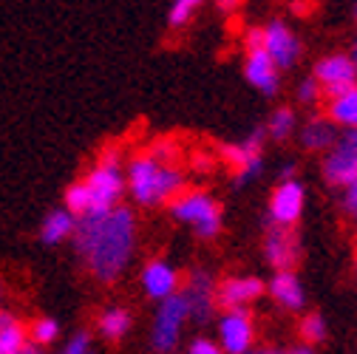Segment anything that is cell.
<instances>
[{
	"mask_svg": "<svg viewBox=\"0 0 357 354\" xmlns=\"http://www.w3.org/2000/svg\"><path fill=\"white\" fill-rule=\"evenodd\" d=\"M133 238H137V224L128 207L114 210H91L77 218L74 247L97 281L114 284L133 255Z\"/></svg>",
	"mask_w": 357,
	"mask_h": 354,
	"instance_id": "6da1fadb",
	"label": "cell"
},
{
	"mask_svg": "<svg viewBox=\"0 0 357 354\" xmlns=\"http://www.w3.org/2000/svg\"><path fill=\"white\" fill-rule=\"evenodd\" d=\"M128 185H130V196L139 204L151 207V204H162V201H173L182 196L185 190V176L178 167H167L159 164L156 159H151L148 153L130 159L128 164Z\"/></svg>",
	"mask_w": 357,
	"mask_h": 354,
	"instance_id": "7a4b0ae2",
	"label": "cell"
},
{
	"mask_svg": "<svg viewBox=\"0 0 357 354\" xmlns=\"http://www.w3.org/2000/svg\"><path fill=\"white\" fill-rule=\"evenodd\" d=\"M85 187L91 193V210H114L119 207V196L125 190V176L119 167V151L105 148L100 162L85 176Z\"/></svg>",
	"mask_w": 357,
	"mask_h": 354,
	"instance_id": "3957f363",
	"label": "cell"
},
{
	"mask_svg": "<svg viewBox=\"0 0 357 354\" xmlns=\"http://www.w3.org/2000/svg\"><path fill=\"white\" fill-rule=\"evenodd\" d=\"M170 215L182 224H190L199 238H213L221 230V207L202 190L182 193L170 201Z\"/></svg>",
	"mask_w": 357,
	"mask_h": 354,
	"instance_id": "277c9868",
	"label": "cell"
},
{
	"mask_svg": "<svg viewBox=\"0 0 357 354\" xmlns=\"http://www.w3.org/2000/svg\"><path fill=\"white\" fill-rule=\"evenodd\" d=\"M188 303L182 298V292L162 300L159 312H156V321H153V329H151V346L153 351L159 354H170L178 343V334H182V326L188 321Z\"/></svg>",
	"mask_w": 357,
	"mask_h": 354,
	"instance_id": "5b68a950",
	"label": "cell"
},
{
	"mask_svg": "<svg viewBox=\"0 0 357 354\" xmlns=\"http://www.w3.org/2000/svg\"><path fill=\"white\" fill-rule=\"evenodd\" d=\"M324 176L335 187H351L357 182V128L343 130L335 148L324 159Z\"/></svg>",
	"mask_w": 357,
	"mask_h": 354,
	"instance_id": "8992f818",
	"label": "cell"
},
{
	"mask_svg": "<svg viewBox=\"0 0 357 354\" xmlns=\"http://www.w3.org/2000/svg\"><path fill=\"white\" fill-rule=\"evenodd\" d=\"M261 142H264V128H255L241 145L221 148V159H225V164H230V170L236 173V185H247L261 173V167H264Z\"/></svg>",
	"mask_w": 357,
	"mask_h": 354,
	"instance_id": "52a82bcc",
	"label": "cell"
},
{
	"mask_svg": "<svg viewBox=\"0 0 357 354\" xmlns=\"http://www.w3.org/2000/svg\"><path fill=\"white\" fill-rule=\"evenodd\" d=\"M315 82L321 85V91L329 100H335V97L351 91V88H357V71H354L351 57H346V54L324 57L315 66Z\"/></svg>",
	"mask_w": 357,
	"mask_h": 354,
	"instance_id": "ba28073f",
	"label": "cell"
},
{
	"mask_svg": "<svg viewBox=\"0 0 357 354\" xmlns=\"http://www.w3.org/2000/svg\"><path fill=\"white\" fill-rule=\"evenodd\" d=\"M264 255H266V261H270L278 272H292V267L301 258V241H298L295 230L273 224L270 230H266Z\"/></svg>",
	"mask_w": 357,
	"mask_h": 354,
	"instance_id": "9c48e42d",
	"label": "cell"
},
{
	"mask_svg": "<svg viewBox=\"0 0 357 354\" xmlns=\"http://www.w3.org/2000/svg\"><path fill=\"white\" fill-rule=\"evenodd\" d=\"M264 52L275 63V68H292L301 57V43L287 23L273 20L264 29Z\"/></svg>",
	"mask_w": 357,
	"mask_h": 354,
	"instance_id": "30bf717a",
	"label": "cell"
},
{
	"mask_svg": "<svg viewBox=\"0 0 357 354\" xmlns=\"http://www.w3.org/2000/svg\"><path fill=\"white\" fill-rule=\"evenodd\" d=\"M215 284L213 278L204 272V270H193L188 275V286L182 292L185 303H188V315L199 323H207L210 315H213V309H215Z\"/></svg>",
	"mask_w": 357,
	"mask_h": 354,
	"instance_id": "8fae6325",
	"label": "cell"
},
{
	"mask_svg": "<svg viewBox=\"0 0 357 354\" xmlns=\"http://www.w3.org/2000/svg\"><path fill=\"white\" fill-rule=\"evenodd\" d=\"M221 351L227 354H250L252 346V318L247 309H233L218 321Z\"/></svg>",
	"mask_w": 357,
	"mask_h": 354,
	"instance_id": "7c38bea8",
	"label": "cell"
},
{
	"mask_svg": "<svg viewBox=\"0 0 357 354\" xmlns=\"http://www.w3.org/2000/svg\"><path fill=\"white\" fill-rule=\"evenodd\" d=\"M303 213V187L292 179V182H281L273 193V204H270V215L278 227H292Z\"/></svg>",
	"mask_w": 357,
	"mask_h": 354,
	"instance_id": "4fadbf2b",
	"label": "cell"
},
{
	"mask_svg": "<svg viewBox=\"0 0 357 354\" xmlns=\"http://www.w3.org/2000/svg\"><path fill=\"white\" fill-rule=\"evenodd\" d=\"M261 292H264V284L252 275L227 278V281H221V286L215 289V303L221 309H227V312H233V309H247V303L255 300Z\"/></svg>",
	"mask_w": 357,
	"mask_h": 354,
	"instance_id": "5bb4252c",
	"label": "cell"
},
{
	"mask_svg": "<svg viewBox=\"0 0 357 354\" xmlns=\"http://www.w3.org/2000/svg\"><path fill=\"white\" fill-rule=\"evenodd\" d=\"M142 286L148 292V298L153 300H167L173 295H178V275L173 272V267L167 261H151L142 270Z\"/></svg>",
	"mask_w": 357,
	"mask_h": 354,
	"instance_id": "9a60e30c",
	"label": "cell"
},
{
	"mask_svg": "<svg viewBox=\"0 0 357 354\" xmlns=\"http://www.w3.org/2000/svg\"><path fill=\"white\" fill-rule=\"evenodd\" d=\"M244 74L250 79V85H255L258 91H264L266 97H273L278 91V68L275 63L266 57L264 49H252L247 52V66H244Z\"/></svg>",
	"mask_w": 357,
	"mask_h": 354,
	"instance_id": "2e32d148",
	"label": "cell"
},
{
	"mask_svg": "<svg viewBox=\"0 0 357 354\" xmlns=\"http://www.w3.org/2000/svg\"><path fill=\"white\" fill-rule=\"evenodd\" d=\"M270 295L289 312L303 309V286L295 272H275V278L270 281Z\"/></svg>",
	"mask_w": 357,
	"mask_h": 354,
	"instance_id": "e0dca14e",
	"label": "cell"
},
{
	"mask_svg": "<svg viewBox=\"0 0 357 354\" xmlns=\"http://www.w3.org/2000/svg\"><path fill=\"white\" fill-rule=\"evenodd\" d=\"M337 125H332L329 119H309L303 125V134H301V142L303 148L309 151H332L335 142H337Z\"/></svg>",
	"mask_w": 357,
	"mask_h": 354,
	"instance_id": "ac0fdd59",
	"label": "cell"
},
{
	"mask_svg": "<svg viewBox=\"0 0 357 354\" xmlns=\"http://www.w3.org/2000/svg\"><path fill=\"white\" fill-rule=\"evenodd\" d=\"M74 230H77V218L66 207H60V210H52L46 221L40 224V238L46 244H60L63 238L74 236Z\"/></svg>",
	"mask_w": 357,
	"mask_h": 354,
	"instance_id": "d6986e66",
	"label": "cell"
},
{
	"mask_svg": "<svg viewBox=\"0 0 357 354\" xmlns=\"http://www.w3.org/2000/svg\"><path fill=\"white\" fill-rule=\"evenodd\" d=\"M26 346H29L26 326L12 312H0V354H20Z\"/></svg>",
	"mask_w": 357,
	"mask_h": 354,
	"instance_id": "ffe728a7",
	"label": "cell"
},
{
	"mask_svg": "<svg viewBox=\"0 0 357 354\" xmlns=\"http://www.w3.org/2000/svg\"><path fill=\"white\" fill-rule=\"evenodd\" d=\"M329 122L332 125H343L349 130L357 128V88H351V91L329 100Z\"/></svg>",
	"mask_w": 357,
	"mask_h": 354,
	"instance_id": "44dd1931",
	"label": "cell"
},
{
	"mask_svg": "<svg viewBox=\"0 0 357 354\" xmlns=\"http://www.w3.org/2000/svg\"><path fill=\"white\" fill-rule=\"evenodd\" d=\"M97 326H100L102 337H108V340H122V337L128 334V329H130V315L125 312L122 306H108L105 312L100 315Z\"/></svg>",
	"mask_w": 357,
	"mask_h": 354,
	"instance_id": "7402d4cb",
	"label": "cell"
},
{
	"mask_svg": "<svg viewBox=\"0 0 357 354\" xmlns=\"http://www.w3.org/2000/svg\"><path fill=\"white\" fill-rule=\"evenodd\" d=\"M66 210L74 218H82L85 213H91V193H88L85 182H74L66 187Z\"/></svg>",
	"mask_w": 357,
	"mask_h": 354,
	"instance_id": "603a6c76",
	"label": "cell"
},
{
	"mask_svg": "<svg viewBox=\"0 0 357 354\" xmlns=\"http://www.w3.org/2000/svg\"><path fill=\"white\" fill-rule=\"evenodd\" d=\"M266 130H270V137L284 142L292 137V130H295V114L289 108H278L273 116H270V125H266Z\"/></svg>",
	"mask_w": 357,
	"mask_h": 354,
	"instance_id": "cb8c5ba5",
	"label": "cell"
},
{
	"mask_svg": "<svg viewBox=\"0 0 357 354\" xmlns=\"http://www.w3.org/2000/svg\"><path fill=\"white\" fill-rule=\"evenodd\" d=\"M57 334H60V326H57V321H52V318H40V321H34L31 329H29V340H31L34 346H40V348L49 346V343H54Z\"/></svg>",
	"mask_w": 357,
	"mask_h": 354,
	"instance_id": "d4e9b609",
	"label": "cell"
},
{
	"mask_svg": "<svg viewBox=\"0 0 357 354\" xmlns=\"http://www.w3.org/2000/svg\"><path fill=\"white\" fill-rule=\"evenodd\" d=\"M199 12V3L196 0H176V3L170 6V15H167V23L170 29H182L193 20V15Z\"/></svg>",
	"mask_w": 357,
	"mask_h": 354,
	"instance_id": "484cf974",
	"label": "cell"
},
{
	"mask_svg": "<svg viewBox=\"0 0 357 354\" xmlns=\"http://www.w3.org/2000/svg\"><path fill=\"white\" fill-rule=\"evenodd\" d=\"M301 337L306 343H321L326 337V321L318 315V312H312L301 321Z\"/></svg>",
	"mask_w": 357,
	"mask_h": 354,
	"instance_id": "4316f807",
	"label": "cell"
},
{
	"mask_svg": "<svg viewBox=\"0 0 357 354\" xmlns=\"http://www.w3.org/2000/svg\"><path fill=\"white\" fill-rule=\"evenodd\" d=\"M148 156H151V159H156L159 164L173 167V162L178 159V142H176V139H159V142H153V145H151Z\"/></svg>",
	"mask_w": 357,
	"mask_h": 354,
	"instance_id": "83f0119b",
	"label": "cell"
},
{
	"mask_svg": "<svg viewBox=\"0 0 357 354\" xmlns=\"http://www.w3.org/2000/svg\"><path fill=\"white\" fill-rule=\"evenodd\" d=\"M318 97H321V85L312 79V77L303 79V82L298 85V102H303V105H315Z\"/></svg>",
	"mask_w": 357,
	"mask_h": 354,
	"instance_id": "f1b7e54d",
	"label": "cell"
},
{
	"mask_svg": "<svg viewBox=\"0 0 357 354\" xmlns=\"http://www.w3.org/2000/svg\"><path fill=\"white\" fill-rule=\"evenodd\" d=\"M60 354H91V337H88L85 332H77V334L66 343V348H63Z\"/></svg>",
	"mask_w": 357,
	"mask_h": 354,
	"instance_id": "f546056e",
	"label": "cell"
},
{
	"mask_svg": "<svg viewBox=\"0 0 357 354\" xmlns=\"http://www.w3.org/2000/svg\"><path fill=\"white\" fill-rule=\"evenodd\" d=\"M188 354H225V351H221V348H218L213 340H207V337H196V340L190 343Z\"/></svg>",
	"mask_w": 357,
	"mask_h": 354,
	"instance_id": "4dcf8cb0",
	"label": "cell"
},
{
	"mask_svg": "<svg viewBox=\"0 0 357 354\" xmlns=\"http://www.w3.org/2000/svg\"><path fill=\"white\" fill-rule=\"evenodd\" d=\"M346 210H349V215L357 221V182L346 190Z\"/></svg>",
	"mask_w": 357,
	"mask_h": 354,
	"instance_id": "1f68e13d",
	"label": "cell"
},
{
	"mask_svg": "<svg viewBox=\"0 0 357 354\" xmlns=\"http://www.w3.org/2000/svg\"><path fill=\"white\" fill-rule=\"evenodd\" d=\"M193 167H196V170H210V159H207L204 153H196V156H193Z\"/></svg>",
	"mask_w": 357,
	"mask_h": 354,
	"instance_id": "d6a6232c",
	"label": "cell"
},
{
	"mask_svg": "<svg viewBox=\"0 0 357 354\" xmlns=\"http://www.w3.org/2000/svg\"><path fill=\"white\" fill-rule=\"evenodd\" d=\"M215 9H218V12H233L236 3H233V0H221V3H215Z\"/></svg>",
	"mask_w": 357,
	"mask_h": 354,
	"instance_id": "836d02e7",
	"label": "cell"
},
{
	"mask_svg": "<svg viewBox=\"0 0 357 354\" xmlns=\"http://www.w3.org/2000/svg\"><path fill=\"white\" fill-rule=\"evenodd\" d=\"M20 354H46V351H43V348H40V346H34V343H31V340H29V346H26V348H23V351H20Z\"/></svg>",
	"mask_w": 357,
	"mask_h": 354,
	"instance_id": "e575fe53",
	"label": "cell"
},
{
	"mask_svg": "<svg viewBox=\"0 0 357 354\" xmlns=\"http://www.w3.org/2000/svg\"><path fill=\"white\" fill-rule=\"evenodd\" d=\"M250 354H284V351H275V348H264V351H250Z\"/></svg>",
	"mask_w": 357,
	"mask_h": 354,
	"instance_id": "d590c367",
	"label": "cell"
},
{
	"mask_svg": "<svg viewBox=\"0 0 357 354\" xmlns=\"http://www.w3.org/2000/svg\"><path fill=\"white\" fill-rule=\"evenodd\" d=\"M351 63H354V71H357V43H354V52H351Z\"/></svg>",
	"mask_w": 357,
	"mask_h": 354,
	"instance_id": "8d00e7d4",
	"label": "cell"
},
{
	"mask_svg": "<svg viewBox=\"0 0 357 354\" xmlns=\"http://www.w3.org/2000/svg\"><path fill=\"white\" fill-rule=\"evenodd\" d=\"M289 354H312V348H295V351H289Z\"/></svg>",
	"mask_w": 357,
	"mask_h": 354,
	"instance_id": "74e56055",
	"label": "cell"
},
{
	"mask_svg": "<svg viewBox=\"0 0 357 354\" xmlns=\"http://www.w3.org/2000/svg\"><path fill=\"white\" fill-rule=\"evenodd\" d=\"M354 20H357V6H354Z\"/></svg>",
	"mask_w": 357,
	"mask_h": 354,
	"instance_id": "f35d334b",
	"label": "cell"
}]
</instances>
